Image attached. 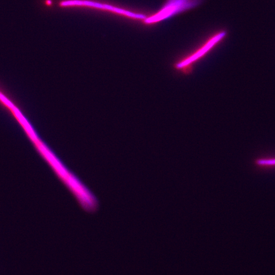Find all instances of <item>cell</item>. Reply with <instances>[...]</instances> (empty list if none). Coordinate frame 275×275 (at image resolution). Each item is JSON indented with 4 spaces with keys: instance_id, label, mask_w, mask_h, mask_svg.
<instances>
[{
    "instance_id": "3957f363",
    "label": "cell",
    "mask_w": 275,
    "mask_h": 275,
    "mask_svg": "<svg viewBox=\"0 0 275 275\" xmlns=\"http://www.w3.org/2000/svg\"><path fill=\"white\" fill-rule=\"evenodd\" d=\"M254 163L257 167L262 168H275V157L257 158Z\"/></svg>"
},
{
    "instance_id": "6da1fadb",
    "label": "cell",
    "mask_w": 275,
    "mask_h": 275,
    "mask_svg": "<svg viewBox=\"0 0 275 275\" xmlns=\"http://www.w3.org/2000/svg\"><path fill=\"white\" fill-rule=\"evenodd\" d=\"M204 0H168L154 15L145 19L146 23H153L165 20L177 14L193 9Z\"/></svg>"
},
{
    "instance_id": "7a4b0ae2",
    "label": "cell",
    "mask_w": 275,
    "mask_h": 275,
    "mask_svg": "<svg viewBox=\"0 0 275 275\" xmlns=\"http://www.w3.org/2000/svg\"><path fill=\"white\" fill-rule=\"evenodd\" d=\"M225 35V32H220L215 35L199 49L197 50L188 57L177 63L176 65V68L183 71L185 69L187 68V70H188V68L191 66L192 63L206 54L207 51L210 50L211 48L222 40Z\"/></svg>"
}]
</instances>
